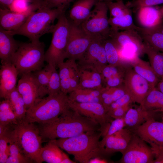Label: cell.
I'll return each instance as SVG.
<instances>
[{
  "label": "cell",
  "mask_w": 163,
  "mask_h": 163,
  "mask_svg": "<svg viewBox=\"0 0 163 163\" xmlns=\"http://www.w3.org/2000/svg\"><path fill=\"white\" fill-rule=\"evenodd\" d=\"M38 126L43 139L50 140L70 138L89 131H100L101 128L94 120L70 109L53 122L39 124Z\"/></svg>",
  "instance_id": "1"
},
{
  "label": "cell",
  "mask_w": 163,
  "mask_h": 163,
  "mask_svg": "<svg viewBox=\"0 0 163 163\" xmlns=\"http://www.w3.org/2000/svg\"><path fill=\"white\" fill-rule=\"evenodd\" d=\"M102 136L100 131H91L70 138L53 140L59 148L73 155L76 161L89 163L93 158L104 157L99 140Z\"/></svg>",
  "instance_id": "2"
},
{
  "label": "cell",
  "mask_w": 163,
  "mask_h": 163,
  "mask_svg": "<svg viewBox=\"0 0 163 163\" xmlns=\"http://www.w3.org/2000/svg\"><path fill=\"white\" fill-rule=\"evenodd\" d=\"M67 94L61 91L37 100L27 110L25 118L27 122L39 124L49 123L57 119L70 109Z\"/></svg>",
  "instance_id": "3"
},
{
  "label": "cell",
  "mask_w": 163,
  "mask_h": 163,
  "mask_svg": "<svg viewBox=\"0 0 163 163\" xmlns=\"http://www.w3.org/2000/svg\"><path fill=\"white\" fill-rule=\"evenodd\" d=\"M65 11L60 8L50 9L41 5L18 29L12 31L5 30L13 36L18 35L26 37L31 42L38 41L44 34L52 33L55 20Z\"/></svg>",
  "instance_id": "4"
},
{
  "label": "cell",
  "mask_w": 163,
  "mask_h": 163,
  "mask_svg": "<svg viewBox=\"0 0 163 163\" xmlns=\"http://www.w3.org/2000/svg\"><path fill=\"white\" fill-rule=\"evenodd\" d=\"M9 136L18 144L27 156L35 162H42L40 154L43 138L38 126L24 120L18 121Z\"/></svg>",
  "instance_id": "5"
},
{
  "label": "cell",
  "mask_w": 163,
  "mask_h": 163,
  "mask_svg": "<svg viewBox=\"0 0 163 163\" xmlns=\"http://www.w3.org/2000/svg\"><path fill=\"white\" fill-rule=\"evenodd\" d=\"M45 45L40 40L20 42L13 55L11 62L22 75L39 70L44 66Z\"/></svg>",
  "instance_id": "6"
},
{
  "label": "cell",
  "mask_w": 163,
  "mask_h": 163,
  "mask_svg": "<svg viewBox=\"0 0 163 163\" xmlns=\"http://www.w3.org/2000/svg\"><path fill=\"white\" fill-rule=\"evenodd\" d=\"M52 32L50 44L45 53V61L48 64L56 68L66 58V50L69 37L70 21L65 12L57 19Z\"/></svg>",
  "instance_id": "7"
},
{
  "label": "cell",
  "mask_w": 163,
  "mask_h": 163,
  "mask_svg": "<svg viewBox=\"0 0 163 163\" xmlns=\"http://www.w3.org/2000/svg\"><path fill=\"white\" fill-rule=\"evenodd\" d=\"M108 10L106 2L97 1L81 26L92 36L101 37L104 39L109 37L111 29L107 16Z\"/></svg>",
  "instance_id": "8"
},
{
  "label": "cell",
  "mask_w": 163,
  "mask_h": 163,
  "mask_svg": "<svg viewBox=\"0 0 163 163\" xmlns=\"http://www.w3.org/2000/svg\"><path fill=\"white\" fill-rule=\"evenodd\" d=\"M70 21V30L66 50V58L78 60L87 50L93 40L97 36L89 34L81 25H76Z\"/></svg>",
  "instance_id": "9"
},
{
  "label": "cell",
  "mask_w": 163,
  "mask_h": 163,
  "mask_svg": "<svg viewBox=\"0 0 163 163\" xmlns=\"http://www.w3.org/2000/svg\"><path fill=\"white\" fill-rule=\"evenodd\" d=\"M122 154L120 160L122 163H152L155 158L151 147L134 132L126 149Z\"/></svg>",
  "instance_id": "10"
},
{
  "label": "cell",
  "mask_w": 163,
  "mask_h": 163,
  "mask_svg": "<svg viewBox=\"0 0 163 163\" xmlns=\"http://www.w3.org/2000/svg\"><path fill=\"white\" fill-rule=\"evenodd\" d=\"M68 104L70 109L97 122L100 126L102 137L104 136L113 119L107 114L102 103H79L69 100Z\"/></svg>",
  "instance_id": "11"
},
{
  "label": "cell",
  "mask_w": 163,
  "mask_h": 163,
  "mask_svg": "<svg viewBox=\"0 0 163 163\" xmlns=\"http://www.w3.org/2000/svg\"><path fill=\"white\" fill-rule=\"evenodd\" d=\"M104 39L97 36L78 60L80 68L96 70L100 73L102 68L108 63L104 46Z\"/></svg>",
  "instance_id": "12"
},
{
  "label": "cell",
  "mask_w": 163,
  "mask_h": 163,
  "mask_svg": "<svg viewBox=\"0 0 163 163\" xmlns=\"http://www.w3.org/2000/svg\"><path fill=\"white\" fill-rule=\"evenodd\" d=\"M124 85L133 102L140 104L153 88L145 79L129 66H127L125 73Z\"/></svg>",
  "instance_id": "13"
},
{
  "label": "cell",
  "mask_w": 163,
  "mask_h": 163,
  "mask_svg": "<svg viewBox=\"0 0 163 163\" xmlns=\"http://www.w3.org/2000/svg\"><path fill=\"white\" fill-rule=\"evenodd\" d=\"M110 37L117 50L122 49L139 56L143 53V41L136 31L111 32Z\"/></svg>",
  "instance_id": "14"
},
{
  "label": "cell",
  "mask_w": 163,
  "mask_h": 163,
  "mask_svg": "<svg viewBox=\"0 0 163 163\" xmlns=\"http://www.w3.org/2000/svg\"><path fill=\"white\" fill-rule=\"evenodd\" d=\"M151 146L163 149V122L152 118L147 120L133 131Z\"/></svg>",
  "instance_id": "15"
},
{
  "label": "cell",
  "mask_w": 163,
  "mask_h": 163,
  "mask_svg": "<svg viewBox=\"0 0 163 163\" xmlns=\"http://www.w3.org/2000/svg\"><path fill=\"white\" fill-rule=\"evenodd\" d=\"M16 88L24 99L27 109L37 100L45 96L32 72L21 75Z\"/></svg>",
  "instance_id": "16"
},
{
  "label": "cell",
  "mask_w": 163,
  "mask_h": 163,
  "mask_svg": "<svg viewBox=\"0 0 163 163\" xmlns=\"http://www.w3.org/2000/svg\"><path fill=\"white\" fill-rule=\"evenodd\" d=\"M40 6V5L39 4L33 3L27 10L21 12L13 11L7 8H1L0 27L8 31L17 30Z\"/></svg>",
  "instance_id": "17"
},
{
  "label": "cell",
  "mask_w": 163,
  "mask_h": 163,
  "mask_svg": "<svg viewBox=\"0 0 163 163\" xmlns=\"http://www.w3.org/2000/svg\"><path fill=\"white\" fill-rule=\"evenodd\" d=\"M133 133L131 130L124 127L108 137L103 145L104 156L117 152L123 154L126 149Z\"/></svg>",
  "instance_id": "18"
},
{
  "label": "cell",
  "mask_w": 163,
  "mask_h": 163,
  "mask_svg": "<svg viewBox=\"0 0 163 163\" xmlns=\"http://www.w3.org/2000/svg\"><path fill=\"white\" fill-rule=\"evenodd\" d=\"M0 70V96L6 99L16 88L19 72L11 62H1Z\"/></svg>",
  "instance_id": "19"
},
{
  "label": "cell",
  "mask_w": 163,
  "mask_h": 163,
  "mask_svg": "<svg viewBox=\"0 0 163 163\" xmlns=\"http://www.w3.org/2000/svg\"><path fill=\"white\" fill-rule=\"evenodd\" d=\"M157 113L146 110L140 105L135 108L131 106L123 118L125 127L133 131L147 120L154 118Z\"/></svg>",
  "instance_id": "20"
},
{
  "label": "cell",
  "mask_w": 163,
  "mask_h": 163,
  "mask_svg": "<svg viewBox=\"0 0 163 163\" xmlns=\"http://www.w3.org/2000/svg\"><path fill=\"white\" fill-rule=\"evenodd\" d=\"M97 0H77L69 12L70 21L76 25H81L88 18Z\"/></svg>",
  "instance_id": "21"
},
{
  "label": "cell",
  "mask_w": 163,
  "mask_h": 163,
  "mask_svg": "<svg viewBox=\"0 0 163 163\" xmlns=\"http://www.w3.org/2000/svg\"><path fill=\"white\" fill-rule=\"evenodd\" d=\"M137 11L138 20L142 27L153 28L163 23V16L159 8L147 6L140 8Z\"/></svg>",
  "instance_id": "22"
},
{
  "label": "cell",
  "mask_w": 163,
  "mask_h": 163,
  "mask_svg": "<svg viewBox=\"0 0 163 163\" xmlns=\"http://www.w3.org/2000/svg\"><path fill=\"white\" fill-rule=\"evenodd\" d=\"M13 35L0 27V58L1 62H11L12 57L19 47L20 42Z\"/></svg>",
  "instance_id": "23"
},
{
  "label": "cell",
  "mask_w": 163,
  "mask_h": 163,
  "mask_svg": "<svg viewBox=\"0 0 163 163\" xmlns=\"http://www.w3.org/2000/svg\"><path fill=\"white\" fill-rule=\"evenodd\" d=\"M80 80L79 88L82 89H98L103 87L101 73L92 69L79 68Z\"/></svg>",
  "instance_id": "24"
},
{
  "label": "cell",
  "mask_w": 163,
  "mask_h": 163,
  "mask_svg": "<svg viewBox=\"0 0 163 163\" xmlns=\"http://www.w3.org/2000/svg\"><path fill=\"white\" fill-rule=\"evenodd\" d=\"M136 31L143 41L155 50L163 53V34L152 28L137 26Z\"/></svg>",
  "instance_id": "25"
},
{
  "label": "cell",
  "mask_w": 163,
  "mask_h": 163,
  "mask_svg": "<svg viewBox=\"0 0 163 163\" xmlns=\"http://www.w3.org/2000/svg\"><path fill=\"white\" fill-rule=\"evenodd\" d=\"M130 63L136 73L145 79L152 88L156 87L160 79L148 63L138 57Z\"/></svg>",
  "instance_id": "26"
},
{
  "label": "cell",
  "mask_w": 163,
  "mask_h": 163,
  "mask_svg": "<svg viewBox=\"0 0 163 163\" xmlns=\"http://www.w3.org/2000/svg\"><path fill=\"white\" fill-rule=\"evenodd\" d=\"M101 89L78 88L70 93L68 95L69 101L79 103H100Z\"/></svg>",
  "instance_id": "27"
},
{
  "label": "cell",
  "mask_w": 163,
  "mask_h": 163,
  "mask_svg": "<svg viewBox=\"0 0 163 163\" xmlns=\"http://www.w3.org/2000/svg\"><path fill=\"white\" fill-rule=\"evenodd\" d=\"M143 53L147 55L150 65L158 77L160 79L163 78V53L155 50L144 41Z\"/></svg>",
  "instance_id": "28"
},
{
  "label": "cell",
  "mask_w": 163,
  "mask_h": 163,
  "mask_svg": "<svg viewBox=\"0 0 163 163\" xmlns=\"http://www.w3.org/2000/svg\"><path fill=\"white\" fill-rule=\"evenodd\" d=\"M140 105L148 111L156 113L163 111V94L156 87L153 88Z\"/></svg>",
  "instance_id": "29"
},
{
  "label": "cell",
  "mask_w": 163,
  "mask_h": 163,
  "mask_svg": "<svg viewBox=\"0 0 163 163\" xmlns=\"http://www.w3.org/2000/svg\"><path fill=\"white\" fill-rule=\"evenodd\" d=\"M53 140L41 149L40 156L41 162L48 163H61L64 153Z\"/></svg>",
  "instance_id": "30"
},
{
  "label": "cell",
  "mask_w": 163,
  "mask_h": 163,
  "mask_svg": "<svg viewBox=\"0 0 163 163\" xmlns=\"http://www.w3.org/2000/svg\"><path fill=\"white\" fill-rule=\"evenodd\" d=\"M109 23L111 32L120 30L136 31L137 26L134 23L132 12L116 17H110Z\"/></svg>",
  "instance_id": "31"
},
{
  "label": "cell",
  "mask_w": 163,
  "mask_h": 163,
  "mask_svg": "<svg viewBox=\"0 0 163 163\" xmlns=\"http://www.w3.org/2000/svg\"><path fill=\"white\" fill-rule=\"evenodd\" d=\"M6 99L9 101L18 121L24 120L27 109L24 99L16 88L9 94Z\"/></svg>",
  "instance_id": "32"
},
{
  "label": "cell",
  "mask_w": 163,
  "mask_h": 163,
  "mask_svg": "<svg viewBox=\"0 0 163 163\" xmlns=\"http://www.w3.org/2000/svg\"><path fill=\"white\" fill-rule=\"evenodd\" d=\"M9 155L6 163H28L34 162L23 152L18 144L9 138Z\"/></svg>",
  "instance_id": "33"
},
{
  "label": "cell",
  "mask_w": 163,
  "mask_h": 163,
  "mask_svg": "<svg viewBox=\"0 0 163 163\" xmlns=\"http://www.w3.org/2000/svg\"><path fill=\"white\" fill-rule=\"evenodd\" d=\"M18 121L12 107L8 100L5 99L0 104V124H15Z\"/></svg>",
  "instance_id": "34"
},
{
  "label": "cell",
  "mask_w": 163,
  "mask_h": 163,
  "mask_svg": "<svg viewBox=\"0 0 163 163\" xmlns=\"http://www.w3.org/2000/svg\"><path fill=\"white\" fill-rule=\"evenodd\" d=\"M59 69V75L61 85V91L67 94L70 92V61L68 59L66 62L59 64L57 67Z\"/></svg>",
  "instance_id": "35"
},
{
  "label": "cell",
  "mask_w": 163,
  "mask_h": 163,
  "mask_svg": "<svg viewBox=\"0 0 163 163\" xmlns=\"http://www.w3.org/2000/svg\"><path fill=\"white\" fill-rule=\"evenodd\" d=\"M104 46L109 64L116 65L123 63L120 59L116 46L110 37L104 39Z\"/></svg>",
  "instance_id": "36"
},
{
  "label": "cell",
  "mask_w": 163,
  "mask_h": 163,
  "mask_svg": "<svg viewBox=\"0 0 163 163\" xmlns=\"http://www.w3.org/2000/svg\"><path fill=\"white\" fill-rule=\"evenodd\" d=\"M127 67L124 65L123 63L116 65H107L104 66L100 72L103 83L110 78L124 75Z\"/></svg>",
  "instance_id": "37"
},
{
  "label": "cell",
  "mask_w": 163,
  "mask_h": 163,
  "mask_svg": "<svg viewBox=\"0 0 163 163\" xmlns=\"http://www.w3.org/2000/svg\"><path fill=\"white\" fill-rule=\"evenodd\" d=\"M33 74L44 96L47 94V87L50 75V68L48 64L43 68L34 72Z\"/></svg>",
  "instance_id": "38"
},
{
  "label": "cell",
  "mask_w": 163,
  "mask_h": 163,
  "mask_svg": "<svg viewBox=\"0 0 163 163\" xmlns=\"http://www.w3.org/2000/svg\"><path fill=\"white\" fill-rule=\"evenodd\" d=\"M106 3L111 18L120 16L131 12L130 8L124 4L123 0L110 1Z\"/></svg>",
  "instance_id": "39"
},
{
  "label": "cell",
  "mask_w": 163,
  "mask_h": 163,
  "mask_svg": "<svg viewBox=\"0 0 163 163\" xmlns=\"http://www.w3.org/2000/svg\"><path fill=\"white\" fill-rule=\"evenodd\" d=\"M49 65L50 73L47 87V92L48 95H51L61 91V85L59 73L56 70V68Z\"/></svg>",
  "instance_id": "40"
},
{
  "label": "cell",
  "mask_w": 163,
  "mask_h": 163,
  "mask_svg": "<svg viewBox=\"0 0 163 163\" xmlns=\"http://www.w3.org/2000/svg\"><path fill=\"white\" fill-rule=\"evenodd\" d=\"M125 125L123 118L113 120L111 122L106 133L100 141V144L102 148L106 139L109 136L125 127Z\"/></svg>",
  "instance_id": "41"
},
{
  "label": "cell",
  "mask_w": 163,
  "mask_h": 163,
  "mask_svg": "<svg viewBox=\"0 0 163 163\" xmlns=\"http://www.w3.org/2000/svg\"><path fill=\"white\" fill-rule=\"evenodd\" d=\"M126 93L127 92L123 84L119 87L115 88L111 95L102 101V104L105 109L107 110L113 102Z\"/></svg>",
  "instance_id": "42"
},
{
  "label": "cell",
  "mask_w": 163,
  "mask_h": 163,
  "mask_svg": "<svg viewBox=\"0 0 163 163\" xmlns=\"http://www.w3.org/2000/svg\"><path fill=\"white\" fill-rule=\"evenodd\" d=\"M161 4H163V0H133L128 2L126 5L129 8H133L138 10L142 7L153 6Z\"/></svg>",
  "instance_id": "43"
},
{
  "label": "cell",
  "mask_w": 163,
  "mask_h": 163,
  "mask_svg": "<svg viewBox=\"0 0 163 163\" xmlns=\"http://www.w3.org/2000/svg\"><path fill=\"white\" fill-rule=\"evenodd\" d=\"M9 140L5 136L0 137V163H6L9 154Z\"/></svg>",
  "instance_id": "44"
},
{
  "label": "cell",
  "mask_w": 163,
  "mask_h": 163,
  "mask_svg": "<svg viewBox=\"0 0 163 163\" xmlns=\"http://www.w3.org/2000/svg\"><path fill=\"white\" fill-rule=\"evenodd\" d=\"M68 4L66 0H44L41 6L49 8H60L66 10Z\"/></svg>",
  "instance_id": "45"
},
{
  "label": "cell",
  "mask_w": 163,
  "mask_h": 163,
  "mask_svg": "<svg viewBox=\"0 0 163 163\" xmlns=\"http://www.w3.org/2000/svg\"><path fill=\"white\" fill-rule=\"evenodd\" d=\"M133 102L130 96L128 93H126L113 102L109 107L107 112L119 107L130 105Z\"/></svg>",
  "instance_id": "46"
},
{
  "label": "cell",
  "mask_w": 163,
  "mask_h": 163,
  "mask_svg": "<svg viewBox=\"0 0 163 163\" xmlns=\"http://www.w3.org/2000/svg\"><path fill=\"white\" fill-rule=\"evenodd\" d=\"M29 2L28 0H14L9 10L15 12H24L27 10L32 5H29Z\"/></svg>",
  "instance_id": "47"
},
{
  "label": "cell",
  "mask_w": 163,
  "mask_h": 163,
  "mask_svg": "<svg viewBox=\"0 0 163 163\" xmlns=\"http://www.w3.org/2000/svg\"><path fill=\"white\" fill-rule=\"evenodd\" d=\"M131 104L119 107L108 111L107 114L113 119L124 118Z\"/></svg>",
  "instance_id": "48"
},
{
  "label": "cell",
  "mask_w": 163,
  "mask_h": 163,
  "mask_svg": "<svg viewBox=\"0 0 163 163\" xmlns=\"http://www.w3.org/2000/svg\"><path fill=\"white\" fill-rule=\"evenodd\" d=\"M124 75L113 77L106 80L104 83L106 87L113 88L119 87L124 83Z\"/></svg>",
  "instance_id": "49"
},
{
  "label": "cell",
  "mask_w": 163,
  "mask_h": 163,
  "mask_svg": "<svg viewBox=\"0 0 163 163\" xmlns=\"http://www.w3.org/2000/svg\"><path fill=\"white\" fill-rule=\"evenodd\" d=\"M155 156V163H163V149L153 145L151 147Z\"/></svg>",
  "instance_id": "50"
},
{
  "label": "cell",
  "mask_w": 163,
  "mask_h": 163,
  "mask_svg": "<svg viewBox=\"0 0 163 163\" xmlns=\"http://www.w3.org/2000/svg\"><path fill=\"white\" fill-rule=\"evenodd\" d=\"M14 0H0L1 4L4 6V8H7L9 9Z\"/></svg>",
  "instance_id": "51"
},
{
  "label": "cell",
  "mask_w": 163,
  "mask_h": 163,
  "mask_svg": "<svg viewBox=\"0 0 163 163\" xmlns=\"http://www.w3.org/2000/svg\"><path fill=\"white\" fill-rule=\"evenodd\" d=\"M107 161L103 158L96 157L91 159L89 163H107Z\"/></svg>",
  "instance_id": "52"
},
{
  "label": "cell",
  "mask_w": 163,
  "mask_h": 163,
  "mask_svg": "<svg viewBox=\"0 0 163 163\" xmlns=\"http://www.w3.org/2000/svg\"><path fill=\"white\" fill-rule=\"evenodd\" d=\"M75 162L71 160L68 155L65 153H64L61 163H74Z\"/></svg>",
  "instance_id": "53"
},
{
  "label": "cell",
  "mask_w": 163,
  "mask_h": 163,
  "mask_svg": "<svg viewBox=\"0 0 163 163\" xmlns=\"http://www.w3.org/2000/svg\"><path fill=\"white\" fill-rule=\"evenodd\" d=\"M156 88L163 94V78L160 79Z\"/></svg>",
  "instance_id": "54"
},
{
  "label": "cell",
  "mask_w": 163,
  "mask_h": 163,
  "mask_svg": "<svg viewBox=\"0 0 163 163\" xmlns=\"http://www.w3.org/2000/svg\"><path fill=\"white\" fill-rule=\"evenodd\" d=\"M163 34V23L158 26L153 28H151Z\"/></svg>",
  "instance_id": "55"
},
{
  "label": "cell",
  "mask_w": 163,
  "mask_h": 163,
  "mask_svg": "<svg viewBox=\"0 0 163 163\" xmlns=\"http://www.w3.org/2000/svg\"><path fill=\"white\" fill-rule=\"evenodd\" d=\"M97 1L104 2H110V1H114L118 0H97Z\"/></svg>",
  "instance_id": "56"
},
{
  "label": "cell",
  "mask_w": 163,
  "mask_h": 163,
  "mask_svg": "<svg viewBox=\"0 0 163 163\" xmlns=\"http://www.w3.org/2000/svg\"><path fill=\"white\" fill-rule=\"evenodd\" d=\"M159 9L161 15L163 16V4L162 6Z\"/></svg>",
  "instance_id": "57"
},
{
  "label": "cell",
  "mask_w": 163,
  "mask_h": 163,
  "mask_svg": "<svg viewBox=\"0 0 163 163\" xmlns=\"http://www.w3.org/2000/svg\"><path fill=\"white\" fill-rule=\"evenodd\" d=\"M77 0H66V2L68 4H69L71 2L73 1H76Z\"/></svg>",
  "instance_id": "58"
},
{
  "label": "cell",
  "mask_w": 163,
  "mask_h": 163,
  "mask_svg": "<svg viewBox=\"0 0 163 163\" xmlns=\"http://www.w3.org/2000/svg\"><path fill=\"white\" fill-rule=\"evenodd\" d=\"M161 116L162 120L161 121L163 122V111L161 112Z\"/></svg>",
  "instance_id": "59"
},
{
  "label": "cell",
  "mask_w": 163,
  "mask_h": 163,
  "mask_svg": "<svg viewBox=\"0 0 163 163\" xmlns=\"http://www.w3.org/2000/svg\"><path fill=\"white\" fill-rule=\"evenodd\" d=\"M29 0V1H30V0Z\"/></svg>",
  "instance_id": "60"
}]
</instances>
